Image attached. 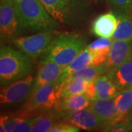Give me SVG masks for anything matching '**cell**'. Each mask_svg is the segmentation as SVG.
Returning <instances> with one entry per match:
<instances>
[{"mask_svg": "<svg viewBox=\"0 0 132 132\" xmlns=\"http://www.w3.org/2000/svg\"><path fill=\"white\" fill-rule=\"evenodd\" d=\"M21 28L30 32L54 30L58 22L46 11L40 0H13Z\"/></svg>", "mask_w": 132, "mask_h": 132, "instance_id": "6da1fadb", "label": "cell"}, {"mask_svg": "<svg viewBox=\"0 0 132 132\" xmlns=\"http://www.w3.org/2000/svg\"><path fill=\"white\" fill-rule=\"evenodd\" d=\"M35 69L32 58L9 46L0 49V84L4 87L32 74Z\"/></svg>", "mask_w": 132, "mask_h": 132, "instance_id": "7a4b0ae2", "label": "cell"}, {"mask_svg": "<svg viewBox=\"0 0 132 132\" xmlns=\"http://www.w3.org/2000/svg\"><path fill=\"white\" fill-rule=\"evenodd\" d=\"M46 11L59 24L75 27L88 17L89 7L85 0H40Z\"/></svg>", "mask_w": 132, "mask_h": 132, "instance_id": "3957f363", "label": "cell"}, {"mask_svg": "<svg viewBox=\"0 0 132 132\" xmlns=\"http://www.w3.org/2000/svg\"><path fill=\"white\" fill-rule=\"evenodd\" d=\"M87 46V39L79 34L57 33L52 46L42 59L52 60L65 68Z\"/></svg>", "mask_w": 132, "mask_h": 132, "instance_id": "277c9868", "label": "cell"}, {"mask_svg": "<svg viewBox=\"0 0 132 132\" xmlns=\"http://www.w3.org/2000/svg\"><path fill=\"white\" fill-rule=\"evenodd\" d=\"M62 87L63 84L60 80L40 86L23 104L19 115H32L54 109L62 99Z\"/></svg>", "mask_w": 132, "mask_h": 132, "instance_id": "5b68a950", "label": "cell"}, {"mask_svg": "<svg viewBox=\"0 0 132 132\" xmlns=\"http://www.w3.org/2000/svg\"><path fill=\"white\" fill-rule=\"evenodd\" d=\"M54 30L41 31L26 37H17L12 40L19 50L32 59L43 57L49 50L57 37Z\"/></svg>", "mask_w": 132, "mask_h": 132, "instance_id": "8992f818", "label": "cell"}, {"mask_svg": "<svg viewBox=\"0 0 132 132\" xmlns=\"http://www.w3.org/2000/svg\"><path fill=\"white\" fill-rule=\"evenodd\" d=\"M34 80L35 78L30 74L8 85L1 87V106L11 107L24 104L31 95Z\"/></svg>", "mask_w": 132, "mask_h": 132, "instance_id": "52a82bcc", "label": "cell"}, {"mask_svg": "<svg viewBox=\"0 0 132 132\" xmlns=\"http://www.w3.org/2000/svg\"><path fill=\"white\" fill-rule=\"evenodd\" d=\"M13 0H0V32L2 38L13 40L19 32Z\"/></svg>", "mask_w": 132, "mask_h": 132, "instance_id": "ba28073f", "label": "cell"}, {"mask_svg": "<svg viewBox=\"0 0 132 132\" xmlns=\"http://www.w3.org/2000/svg\"><path fill=\"white\" fill-rule=\"evenodd\" d=\"M60 113L62 120L80 129L85 131L102 130L103 125L101 120L89 107L70 112H60Z\"/></svg>", "mask_w": 132, "mask_h": 132, "instance_id": "9c48e42d", "label": "cell"}, {"mask_svg": "<svg viewBox=\"0 0 132 132\" xmlns=\"http://www.w3.org/2000/svg\"><path fill=\"white\" fill-rule=\"evenodd\" d=\"M89 108L101 120L103 125L102 131H104L114 124L123 120L118 113L114 98L93 100Z\"/></svg>", "mask_w": 132, "mask_h": 132, "instance_id": "30bf717a", "label": "cell"}, {"mask_svg": "<svg viewBox=\"0 0 132 132\" xmlns=\"http://www.w3.org/2000/svg\"><path fill=\"white\" fill-rule=\"evenodd\" d=\"M64 68L55 62L42 59L39 63L37 75L35 77L32 93L42 85L60 80Z\"/></svg>", "mask_w": 132, "mask_h": 132, "instance_id": "8fae6325", "label": "cell"}, {"mask_svg": "<svg viewBox=\"0 0 132 132\" xmlns=\"http://www.w3.org/2000/svg\"><path fill=\"white\" fill-rule=\"evenodd\" d=\"M132 57V41L114 40L104 65L108 72L117 68ZM106 72V73H107Z\"/></svg>", "mask_w": 132, "mask_h": 132, "instance_id": "7c38bea8", "label": "cell"}, {"mask_svg": "<svg viewBox=\"0 0 132 132\" xmlns=\"http://www.w3.org/2000/svg\"><path fill=\"white\" fill-rule=\"evenodd\" d=\"M26 117L30 121L32 132H50L52 128L62 120L60 112L55 109Z\"/></svg>", "mask_w": 132, "mask_h": 132, "instance_id": "4fadbf2b", "label": "cell"}, {"mask_svg": "<svg viewBox=\"0 0 132 132\" xmlns=\"http://www.w3.org/2000/svg\"><path fill=\"white\" fill-rule=\"evenodd\" d=\"M118 26V17L114 13H106L95 19L92 24V33L98 38H112Z\"/></svg>", "mask_w": 132, "mask_h": 132, "instance_id": "5bb4252c", "label": "cell"}, {"mask_svg": "<svg viewBox=\"0 0 132 132\" xmlns=\"http://www.w3.org/2000/svg\"><path fill=\"white\" fill-rule=\"evenodd\" d=\"M120 90L132 87V57L112 70L105 73Z\"/></svg>", "mask_w": 132, "mask_h": 132, "instance_id": "9a60e30c", "label": "cell"}, {"mask_svg": "<svg viewBox=\"0 0 132 132\" xmlns=\"http://www.w3.org/2000/svg\"><path fill=\"white\" fill-rule=\"evenodd\" d=\"M1 132H29L32 131L31 123L26 116L18 117L2 116L0 118Z\"/></svg>", "mask_w": 132, "mask_h": 132, "instance_id": "2e32d148", "label": "cell"}, {"mask_svg": "<svg viewBox=\"0 0 132 132\" xmlns=\"http://www.w3.org/2000/svg\"><path fill=\"white\" fill-rule=\"evenodd\" d=\"M95 86L96 98L99 99L114 98L121 90L106 74L100 76L95 80Z\"/></svg>", "mask_w": 132, "mask_h": 132, "instance_id": "e0dca14e", "label": "cell"}, {"mask_svg": "<svg viewBox=\"0 0 132 132\" xmlns=\"http://www.w3.org/2000/svg\"><path fill=\"white\" fill-rule=\"evenodd\" d=\"M91 101L85 94L74 95L65 97L54 109L59 112H70L89 107Z\"/></svg>", "mask_w": 132, "mask_h": 132, "instance_id": "ac0fdd59", "label": "cell"}, {"mask_svg": "<svg viewBox=\"0 0 132 132\" xmlns=\"http://www.w3.org/2000/svg\"><path fill=\"white\" fill-rule=\"evenodd\" d=\"M106 72L107 71L104 65L98 66L90 65L81 70L76 71L66 76L65 78L60 79V81L62 83L71 80L91 81L95 80L100 76L104 75Z\"/></svg>", "mask_w": 132, "mask_h": 132, "instance_id": "d6986e66", "label": "cell"}, {"mask_svg": "<svg viewBox=\"0 0 132 132\" xmlns=\"http://www.w3.org/2000/svg\"><path fill=\"white\" fill-rule=\"evenodd\" d=\"M93 58L94 52L87 47L76 57L73 61L71 62L68 65L64 68L63 73L60 79H62L71 73L81 70L87 66L93 65Z\"/></svg>", "mask_w": 132, "mask_h": 132, "instance_id": "ffe728a7", "label": "cell"}, {"mask_svg": "<svg viewBox=\"0 0 132 132\" xmlns=\"http://www.w3.org/2000/svg\"><path fill=\"white\" fill-rule=\"evenodd\" d=\"M118 26L112 39L132 41V17L130 14H116Z\"/></svg>", "mask_w": 132, "mask_h": 132, "instance_id": "44dd1931", "label": "cell"}, {"mask_svg": "<svg viewBox=\"0 0 132 132\" xmlns=\"http://www.w3.org/2000/svg\"><path fill=\"white\" fill-rule=\"evenodd\" d=\"M114 101L118 113L124 120L132 109V87L120 90Z\"/></svg>", "mask_w": 132, "mask_h": 132, "instance_id": "7402d4cb", "label": "cell"}, {"mask_svg": "<svg viewBox=\"0 0 132 132\" xmlns=\"http://www.w3.org/2000/svg\"><path fill=\"white\" fill-rule=\"evenodd\" d=\"M63 87L62 91V98L74 95L85 94L88 81L71 80L62 83Z\"/></svg>", "mask_w": 132, "mask_h": 132, "instance_id": "603a6c76", "label": "cell"}, {"mask_svg": "<svg viewBox=\"0 0 132 132\" xmlns=\"http://www.w3.org/2000/svg\"><path fill=\"white\" fill-rule=\"evenodd\" d=\"M115 14H130L132 0H106Z\"/></svg>", "mask_w": 132, "mask_h": 132, "instance_id": "cb8c5ba5", "label": "cell"}, {"mask_svg": "<svg viewBox=\"0 0 132 132\" xmlns=\"http://www.w3.org/2000/svg\"><path fill=\"white\" fill-rule=\"evenodd\" d=\"M112 38H99L98 39L90 43L87 47L94 51L109 52L112 44Z\"/></svg>", "mask_w": 132, "mask_h": 132, "instance_id": "d4e9b609", "label": "cell"}, {"mask_svg": "<svg viewBox=\"0 0 132 132\" xmlns=\"http://www.w3.org/2000/svg\"><path fill=\"white\" fill-rule=\"evenodd\" d=\"M79 131L80 128L71 123L61 120L52 128L50 132H79Z\"/></svg>", "mask_w": 132, "mask_h": 132, "instance_id": "484cf974", "label": "cell"}, {"mask_svg": "<svg viewBox=\"0 0 132 132\" xmlns=\"http://www.w3.org/2000/svg\"><path fill=\"white\" fill-rule=\"evenodd\" d=\"M85 94L88 97V98L90 99V101H93L96 98V90H95V80L88 81Z\"/></svg>", "mask_w": 132, "mask_h": 132, "instance_id": "4316f807", "label": "cell"}, {"mask_svg": "<svg viewBox=\"0 0 132 132\" xmlns=\"http://www.w3.org/2000/svg\"><path fill=\"white\" fill-rule=\"evenodd\" d=\"M124 120L126 121V123H127L130 130L132 131V112H131L130 113L128 114L127 116L126 117V118L124 119Z\"/></svg>", "mask_w": 132, "mask_h": 132, "instance_id": "83f0119b", "label": "cell"}, {"mask_svg": "<svg viewBox=\"0 0 132 132\" xmlns=\"http://www.w3.org/2000/svg\"><path fill=\"white\" fill-rule=\"evenodd\" d=\"M131 112H132V109H131Z\"/></svg>", "mask_w": 132, "mask_h": 132, "instance_id": "f1b7e54d", "label": "cell"}, {"mask_svg": "<svg viewBox=\"0 0 132 132\" xmlns=\"http://www.w3.org/2000/svg\"></svg>", "mask_w": 132, "mask_h": 132, "instance_id": "f546056e", "label": "cell"}]
</instances>
